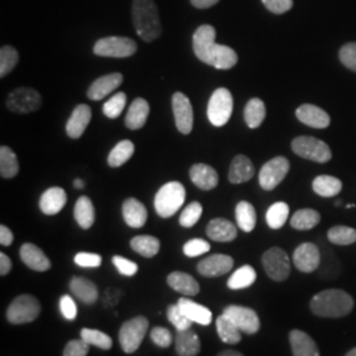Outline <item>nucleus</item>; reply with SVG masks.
Returning <instances> with one entry per match:
<instances>
[{
    "instance_id": "a19ab883",
    "label": "nucleus",
    "mask_w": 356,
    "mask_h": 356,
    "mask_svg": "<svg viewBox=\"0 0 356 356\" xmlns=\"http://www.w3.org/2000/svg\"><path fill=\"white\" fill-rule=\"evenodd\" d=\"M19 173V161L16 153L7 145L0 147V175L3 178L16 177Z\"/></svg>"
},
{
    "instance_id": "8fccbe9b",
    "label": "nucleus",
    "mask_w": 356,
    "mask_h": 356,
    "mask_svg": "<svg viewBox=\"0 0 356 356\" xmlns=\"http://www.w3.org/2000/svg\"><path fill=\"white\" fill-rule=\"evenodd\" d=\"M339 60L347 69L356 72V42H348L341 48Z\"/></svg>"
},
{
    "instance_id": "393cba45",
    "label": "nucleus",
    "mask_w": 356,
    "mask_h": 356,
    "mask_svg": "<svg viewBox=\"0 0 356 356\" xmlns=\"http://www.w3.org/2000/svg\"><path fill=\"white\" fill-rule=\"evenodd\" d=\"M69 288L76 298L81 300L86 305L95 304L99 298V292H98L97 285L89 279L74 276L69 282Z\"/></svg>"
},
{
    "instance_id": "6e6d98bb",
    "label": "nucleus",
    "mask_w": 356,
    "mask_h": 356,
    "mask_svg": "<svg viewBox=\"0 0 356 356\" xmlns=\"http://www.w3.org/2000/svg\"><path fill=\"white\" fill-rule=\"evenodd\" d=\"M74 263L82 268H98L102 266V256L90 252H79L74 257Z\"/></svg>"
},
{
    "instance_id": "4be33fe9",
    "label": "nucleus",
    "mask_w": 356,
    "mask_h": 356,
    "mask_svg": "<svg viewBox=\"0 0 356 356\" xmlns=\"http://www.w3.org/2000/svg\"><path fill=\"white\" fill-rule=\"evenodd\" d=\"M206 234L211 241L220 243L232 242L238 236V229L234 223L225 218H216L209 222Z\"/></svg>"
},
{
    "instance_id": "dca6fc26",
    "label": "nucleus",
    "mask_w": 356,
    "mask_h": 356,
    "mask_svg": "<svg viewBox=\"0 0 356 356\" xmlns=\"http://www.w3.org/2000/svg\"><path fill=\"white\" fill-rule=\"evenodd\" d=\"M232 267L234 259L231 256L216 254L201 260L197 266V270L204 277H219L229 273Z\"/></svg>"
},
{
    "instance_id": "338daca9",
    "label": "nucleus",
    "mask_w": 356,
    "mask_h": 356,
    "mask_svg": "<svg viewBox=\"0 0 356 356\" xmlns=\"http://www.w3.org/2000/svg\"><path fill=\"white\" fill-rule=\"evenodd\" d=\"M346 356H356V347L354 348V350H351L348 354Z\"/></svg>"
},
{
    "instance_id": "bf43d9fd",
    "label": "nucleus",
    "mask_w": 356,
    "mask_h": 356,
    "mask_svg": "<svg viewBox=\"0 0 356 356\" xmlns=\"http://www.w3.org/2000/svg\"><path fill=\"white\" fill-rule=\"evenodd\" d=\"M120 298H122V292L119 289H114V288L107 289L103 294V302H104L106 307L116 305Z\"/></svg>"
},
{
    "instance_id": "f03ea898",
    "label": "nucleus",
    "mask_w": 356,
    "mask_h": 356,
    "mask_svg": "<svg viewBox=\"0 0 356 356\" xmlns=\"http://www.w3.org/2000/svg\"><path fill=\"white\" fill-rule=\"evenodd\" d=\"M354 309V298L341 289H327L317 293L310 301L313 314L322 318H342Z\"/></svg>"
},
{
    "instance_id": "052dcab7",
    "label": "nucleus",
    "mask_w": 356,
    "mask_h": 356,
    "mask_svg": "<svg viewBox=\"0 0 356 356\" xmlns=\"http://www.w3.org/2000/svg\"><path fill=\"white\" fill-rule=\"evenodd\" d=\"M13 242V234L11 229H8L7 226L1 225L0 226V244L4 247L11 245Z\"/></svg>"
},
{
    "instance_id": "37998d69",
    "label": "nucleus",
    "mask_w": 356,
    "mask_h": 356,
    "mask_svg": "<svg viewBox=\"0 0 356 356\" xmlns=\"http://www.w3.org/2000/svg\"><path fill=\"white\" fill-rule=\"evenodd\" d=\"M81 338L89 343L90 346L98 347L101 350H111L113 347V339L106 332L94 329H82L81 330Z\"/></svg>"
},
{
    "instance_id": "c03bdc74",
    "label": "nucleus",
    "mask_w": 356,
    "mask_h": 356,
    "mask_svg": "<svg viewBox=\"0 0 356 356\" xmlns=\"http://www.w3.org/2000/svg\"><path fill=\"white\" fill-rule=\"evenodd\" d=\"M327 238L332 244L350 245L356 242V229L347 226H335L329 229Z\"/></svg>"
},
{
    "instance_id": "5fc2aeb1",
    "label": "nucleus",
    "mask_w": 356,
    "mask_h": 356,
    "mask_svg": "<svg viewBox=\"0 0 356 356\" xmlns=\"http://www.w3.org/2000/svg\"><path fill=\"white\" fill-rule=\"evenodd\" d=\"M151 341L161 348H168L173 342V335L166 327H153L151 331Z\"/></svg>"
},
{
    "instance_id": "aec40b11",
    "label": "nucleus",
    "mask_w": 356,
    "mask_h": 356,
    "mask_svg": "<svg viewBox=\"0 0 356 356\" xmlns=\"http://www.w3.org/2000/svg\"><path fill=\"white\" fill-rule=\"evenodd\" d=\"M66 202H67L66 191L63 188L53 186L42 193L38 206L45 216H56L64 209Z\"/></svg>"
},
{
    "instance_id": "c9c22d12",
    "label": "nucleus",
    "mask_w": 356,
    "mask_h": 356,
    "mask_svg": "<svg viewBox=\"0 0 356 356\" xmlns=\"http://www.w3.org/2000/svg\"><path fill=\"white\" fill-rule=\"evenodd\" d=\"M313 191L325 198L335 197L342 191V181L339 178L326 175L318 176L313 181Z\"/></svg>"
},
{
    "instance_id": "79ce46f5",
    "label": "nucleus",
    "mask_w": 356,
    "mask_h": 356,
    "mask_svg": "<svg viewBox=\"0 0 356 356\" xmlns=\"http://www.w3.org/2000/svg\"><path fill=\"white\" fill-rule=\"evenodd\" d=\"M288 216H289V206L285 202H276L268 209L266 219L270 229H279L286 223Z\"/></svg>"
},
{
    "instance_id": "f3484780",
    "label": "nucleus",
    "mask_w": 356,
    "mask_h": 356,
    "mask_svg": "<svg viewBox=\"0 0 356 356\" xmlns=\"http://www.w3.org/2000/svg\"><path fill=\"white\" fill-rule=\"evenodd\" d=\"M122 83H123V76L120 73H111L107 76H99L91 83V86L88 90V97L91 101H102L103 98L110 95Z\"/></svg>"
},
{
    "instance_id": "bb28decb",
    "label": "nucleus",
    "mask_w": 356,
    "mask_h": 356,
    "mask_svg": "<svg viewBox=\"0 0 356 356\" xmlns=\"http://www.w3.org/2000/svg\"><path fill=\"white\" fill-rule=\"evenodd\" d=\"M289 342L292 346L293 356H319L317 343L305 331H291Z\"/></svg>"
},
{
    "instance_id": "a878e982",
    "label": "nucleus",
    "mask_w": 356,
    "mask_h": 356,
    "mask_svg": "<svg viewBox=\"0 0 356 356\" xmlns=\"http://www.w3.org/2000/svg\"><path fill=\"white\" fill-rule=\"evenodd\" d=\"M178 306L184 312V314L191 319L193 323H198L201 326H209L213 321V313L198 302H194L186 297H182L178 300Z\"/></svg>"
},
{
    "instance_id": "ea45409f",
    "label": "nucleus",
    "mask_w": 356,
    "mask_h": 356,
    "mask_svg": "<svg viewBox=\"0 0 356 356\" xmlns=\"http://www.w3.org/2000/svg\"><path fill=\"white\" fill-rule=\"evenodd\" d=\"M319 222H321V216L318 211L313 209H302L293 214L291 226L293 229L306 231V229H314Z\"/></svg>"
},
{
    "instance_id": "72a5a7b5",
    "label": "nucleus",
    "mask_w": 356,
    "mask_h": 356,
    "mask_svg": "<svg viewBox=\"0 0 356 356\" xmlns=\"http://www.w3.org/2000/svg\"><path fill=\"white\" fill-rule=\"evenodd\" d=\"M129 245L136 254H141L144 257H148V259H151L153 256L159 254L160 247H161L160 241L154 236H151V235L135 236V238L131 239Z\"/></svg>"
},
{
    "instance_id": "de8ad7c7",
    "label": "nucleus",
    "mask_w": 356,
    "mask_h": 356,
    "mask_svg": "<svg viewBox=\"0 0 356 356\" xmlns=\"http://www.w3.org/2000/svg\"><path fill=\"white\" fill-rule=\"evenodd\" d=\"M127 102L124 92H116L107 102L103 104V114L110 119H116L123 113Z\"/></svg>"
},
{
    "instance_id": "f704fd0d",
    "label": "nucleus",
    "mask_w": 356,
    "mask_h": 356,
    "mask_svg": "<svg viewBox=\"0 0 356 356\" xmlns=\"http://www.w3.org/2000/svg\"><path fill=\"white\" fill-rule=\"evenodd\" d=\"M266 104L259 99V98H252L251 101L245 104L244 108V120L247 123V126L250 128H259L264 119H266Z\"/></svg>"
},
{
    "instance_id": "1a4fd4ad",
    "label": "nucleus",
    "mask_w": 356,
    "mask_h": 356,
    "mask_svg": "<svg viewBox=\"0 0 356 356\" xmlns=\"http://www.w3.org/2000/svg\"><path fill=\"white\" fill-rule=\"evenodd\" d=\"M138 51L136 42L129 38L110 36L98 40L94 45V54L101 57L126 58L131 57Z\"/></svg>"
},
{
    "instance_id": "6e6552de",
    "label": "nucleus",
    "mask_w": 356,
    "mask_h": 356,
    "mask_svg": "<svg viewBox=\"0 0 356 356\" xmlns=\"http://www.w3.org/2000/svg\"><path fill=\"white\" fill-rule=\"evenodd\" d=\"M292 149L297 156L319 164L327 163L331 160L330 147L325 141L312 136L296 138L292 141Z\"/></svg>"
},
{
    "instance_id": "cd10ccee",
    "label": "nucleus",
    "mask_w": 356,
    "mask_h": 356,
    "mask_svg": "<svg viewBox=\"0 0 356 356\" xmlns=\"http://www.w3.org/2000/svg\"><path fill=\"white\" fill-rule=\"evenodd\" d=\"M168 285L178 293L185 296H197L200 293V284L189 273L175 270L166 277Z\"/></svg>"
},
{
    "instance_id": "49530a36",
    "label": "nucleus",
    "mask_w": 356,
    "mask_h": 356,
    "mask_svg": "<svg viewBox=\"0 0 356 356\" xmlns=\"http://www.w3.org/2000/svg\"><path fill=\"white\" fill-rule=\"evenodd\" d=\"M202 211H204L202 204L200 202H191L182 210L179 216V225L185 229H191L193 226H195L202 216Z\"/></svg>"
},
{
    "instance_id": "423d86ee",
    "label": "nucleus",
    "mask_w": 356,
    "mask_h": 356,
    "mask_svg": "<svg viewBox=\"0 0 356 356\" xmlns=\"http://www.w3.org/2000/svg\"><path fill=\"white\" fill-rule=\"evenodd\" d=\"M41 313V305L36 297L22 294L16 297L7 309V319L13 325H23L33 322Z\"/></svg>"
},
{
    "instance_id": "473e14b6",
    "label": "nucleus",
    "mask_w": 356,
    "mask_h": 356,
    "mask_svg": "<svg viewBox=\"0 0 356 356\" xmlns=\"http://www.w3.org/2000/svg\"><path fill=\"white\" fill-rule=\"evenodd\" d=\"M216 331L222 342L227 344H236L242 341V331L226 316L220 314L216 318Z\"/></svg>"
},
{
    "instance_id": "f8f14e48",
    "label": "nucleus",
    "mask_w": 356,
    "mask_h": 356,
    "mask_svg": "<svg viewBox=\"0 0 356 356\" xmlns=\"http://www.w3.org/2000/svg\"><path fill=\"white\" fill-rule=\"evenodd\" d=\"M7 108L16 114H29L40 108L41 95L32 88H19L10 92L7 98Z\"/></svg>"
},
{
    "instance_id": "9b49d317",
    "label": "nucleus",
    "mask_w": 356,
    "mask_h": 356,
    "mask_svg": "<svg viewBox=\"0 0 356 356\" xmlns=\"http://www.w3.org/2000/svg\"><path fill=\"white\" fill-rule=\"evenodd\" d=\"M291 169L288 159L279 156L266 163L259 173V184L264 191H273L286 177Z\"/></svg>"
},
{
    "instance_id": "b1692460",
    "label": "nucleus",
    "mask_w": 356,
    "mask_h": 356,
    "mask_svg": "<svg viewBox=\"0 0 356 356\" xmlns=\"http://www.w3.org/2000/svg\"><path fill=\"white\" fill-rule=\"evenodd\" d=\"M122 213L124 222L132 229H141L147 223L148 211L136 198H127L122 206Z\"/></svg>"
},
{
    "instance_id": "f257e3e1",
    "label": "nucleus",
    "mask_w": 356,
    "mask_h": 356,
    "mask_svg": "<svg viewBox=\"0 0 356 356\" xmlns=\"http://www.w3.org/2000/svg\"><path fill=\"white\" fill-rule=\"evenodd\" d=\"M216 28L201 26L193 35V51L200 61L219 70H229L238 64V54L227 45L216 42Z\"/></svg>"
},
{
    "instance_id": "0eeeda50",
    "label": "nucleus",
    "mask_w": 356,
    "mask_h": 356,
    "mask_svg": "<svg viewBox=\"0 0 356 356\" xmlns=\"http://www.w3.org/2000/svg\"><path fill=\"white\" fill-rule=\"evenodd\" d=\"M234 99L229 90L225 88L216 89L207 104V118L216 127H223L232 115Z\"/></svg>"
},
{
    "instance_id": "a18cd8bd",
    "label": "nucleus",
    "mask_w": 356,
    "mask_h": 356,
    "mask_svg": "<svg viewBox=\"0 0 356 356\" xmlns=\"http://www.w3.org/2000/svg\"><path fill=\"white\" fill-rule=\"evenodd\" d=\"M17 63H19L17 51L10 45L3 47L0 49V76L4 78L7 74H10Z\"/></svg>"
},
{
    "instance_id": "4468645a",
    "label": "nucleus",
    "mask_w": 356,
    "mask_h": 356,
    "mask_svg": "<svg viewBox=\"0 0 356 356\" xmlns=\"http://www.w3.org/2000/svg\"><path fill=\"white\" fill-rule=\"evenodd\" d=\"M172 107L177 129L182 135H189L193 129L194 115L191 99L184 92H175L172 98Z\"/></svg>"
},
{
    "instance_id": "603ef678",
    "label": "nucleus",
    "mask_w": 356,
    "mask_h": 356,
    "mask_svg": "<svg viewBox=\"0 0 356 356\" xmlns=\"http://www.w3.org/2000/svg\"><path fill=\"white\" fill-rule=\"evenodd\" d=\"M113 264L115 268L118 269V272L123 276H128V277H132L138 273L139 267L136 263L128 260L126 257H122V256H114L113 257Z\"/></svg>"
},
{
    "instance_id": "9d476101",
    "label": "nucleus",
    "mask_w": 356,
    "mask_h": 356,
    "mask_svg": "<svg viewBox=\"0 0 356 356\" xmlns=\"http://www.w3.org/2000/svg\"><path fill=\"white\" fill-rule=\"evenodd\" d=\"M261 263L268 277L273 281H285L291 275V260L282 248H269L263 254Z\"/></svg>"
},
{
    "instance_id": "e2e57ef3",
    "label": "nucleus",
    "mask_w": 356,
    "mask_h": 356,
    "mask_svg": "<svg viewBox=\"0 0 356 356\" xmlns=\"http://www.w3.org/2000/svg\"><path fill=\"white\" fill-rule=\"evenodd\" d=\"M219 0H191V4L195 7V8H200V10H206V8H210L213 6H216Z\"/></svg>"
},
{
    "instance_id": "13d9d810",
    "label": "nucleus",
    "mask_w": 356,
    "mask_h": 356,
    "mask_svg": "<svg viewBox=\"0 0 356 356\" xmlns=\"http://www.w3.org/2000/svg\"><path fill=\"white\" fill-rule=\"evenodd\" d=\"M60 310L65 318L73 321L76 318V305L72 296L65 294L60 300Z\"/></svg>"
},
{
    "instance_id": "680f3d73",
    "label": "nucleus",
    "mask_w": 356,
    "mask_h": 356,
    "mask_svg": "<svg viewBox=\"0 0 356 356\" xmlns=\"http://www.w3.org/2000/svg\"><path fill=\"white\" fill-rule=\"evenodd\" d=\"M11 269H13L11 259L4 252H1L0 254V275L6 276V275H8L11 272Z\"/></svg>"
},
{
    "instance_id": "412c9836",
    "label": "nucleus",
    "mask_w": 356,
    "mask_h": 356,
    "mask_svg": "<svg viewBox=\"0 0 356 356\" xmlns=\"http://www.w3.org/2000/svg\"><path fill=\"white\" fill-rule=\"evenodd\" d=\"M91 108L88 104H78L66 123V134L72 139H79L91 120Z\"/></svg>"
},
{
    "instance_id": "c756f323",
    "label": "nucleus",
    "mask_w": 356,
    "mask_h": 356,
    "mask_svg": "<svg viewBox=\"0 0 356 356\" xmlns=\"http://www.w3.org/2000/svg\"><path fill=\"white\" fill-rule=\"evenodd\" d=\"M175 344L178 356H195L201 351V341L198 335L191 329L177 331Z\"/></svg>"
},
{
    "instance_id": "3c124183",
    "label": "nucleus",
    "mask_w": 356,
    "mask_h": 356,
    "mask_svg": "<svg viewBox=\"0 0 356 356\" xmlns=\"http://www.w3.org/2000/svg\"><path fill=\"white\" fill-rule=\"evenodd\" d=\"M209 251H210V244L204 239H191L184 245V254L188 257H197Z\"/></svg>"
},
{
    "instance_id": "e433bc0d",
    "label": "nucleus",
    "mask_w": 356,
    "mask_h": 356,
    "mask_svg": "<svg viewBox=\"0 0 356 356\" xmlns=\"http://www.w3.org/2000/svg\"><path fill=\"white\" fill-rule=\"evenodd\" d=\"M256 270L251 266H243V267L236 269L229 281H227V286L231 291H241L250 288L251 285H254L256 281Z\"/></svg>"
},
{
    "instance_id": "864d4df0",
    "label": "nucleus",
    "mask_w": 356,
    "mask_h": 356,
    "mask_svg": "<svg viewBox=\"0 0 356 356\" xmlns=\"http://www.w3.org/2000/svg\"><path fill=\"white\" fill-rule=\"evenodd\" d=\"M90 344L86 343L82 338L73 339L65 346L64 355L63 356H88Z\"/></svg>"
},
{
    "instance_id": "c85d7f7f",
    "label": "nucleus",
    "mask_w": 356,
    "mask_h": 356,
    "mask_svg": "<svg viewBox=\"0 0 356 356\" xmlns=\"http://www.w3.org/2000/svg\"><path fill=\"white\" fill-rule=\"evenodd\" d=\"M254 176V166L252 161L244 154H238L229 165V182L231 184H243V182L250 181Z\"/></svg>"
},
{
    "instance_id": "6ab92c4d",
    "label": "nucleus",
    "mask_w": 356,
    "mask_h": 356,
    "mask_svg": "<svg viewBox=\"0 0 356 356\" xmlns=\"http://www.w3.org/2000/svg\"><path fill=\"white\" fill-rule=\"evenodd\" d=\"M20 259L26 264V267L31 268L36 272H45L51 269V260L48 256L42 252L41 248L32 243H26L20 248Z\"/></svg>"
},
{
    "instance_id": "58836bf2",
    "label": "nucleus",
    "mask_w": 356,
    "mask_h": 356,
    "mask_svg": "<svg viewBox=\"0 0 356 356\" xmlns=\"http://www.w3.org/2000/svg\"><path fill=\"white\" fill-rule=\"evenodd\" d=\"M235 216H236V223L239 229L244 232L254 231L256 226V211L252 204L247 201H241L236 204Z\"/></svg>"
},
{
    "instance_id": "39448f33",
    "label": "nucleus",
    "mask_w": 356,
    "mask_h": 356,
    "mask_svg": "<svg viewBox=\"0 0 356 356\" xmlns=\"http://www.w3.org/2000/svg\"><path fill=\"white\" fill-rule=\"evenodd\" d=\"M149 327L148 319L143 316L128 319L119 330V343L126 354H134L139 350Z\"/></svg>"
},
{
    "instance_id": "2eb2a0df",
    "label": "nucleus",
    "mask_w": 356,
    "mask_h": 356,
    "mask_svg": "<svg viewBox=\"0 0 356 356\" xmlns=\"http://www.w3.org/2000/svg\"><path fill=\"white\" fill-rule=\"evenodd\" d=\"M296 268L304 273L314 272L321 264V252L314 243H302L293 254Z\"/></svg>"
},
{
    "instance_id": "0e129e2a",
    "label": "nucleus",
    "mask_w": 356,
    "mask_h": 356,
    "mask_svg": "<svg viewBox=\"0 0 356 356\" xmlns=\"http://www.w3.org/2000/svg\"><path fill=\"white\" fill-rule=\"evenodd\" d=\"M216 356H244L238 351H234V350H226V351H222L219 353Z\"/></svg>"
},
{
    "instance_id": "20e7f679",
    "label": "nucleus",
    "mask_w": 356,
    "mask_h": 356,
    "mask_svg": "<svg viewBox=\"0 0 356 356\" xmlns=\"http://www.w3.org/2000/svg\"><path fill=\"white\" fill-rule=\"evenodd\" d=\"M186 191L178 181L163 185L154 197V210L161 218H170L185 204Z\"/></svg>"
},
{
    "instance_id": "4c0bfd02",
    "label": "nucleus",
    "mask_w": 356,
    "mask_h": 356,
    "mask_svg": "<svg viewBox=\"0 0 356 356\" xmlns=\"http://www.w3.org/2000/svg\"><path fill=\"white\" fill-rule=\"evenodd\" d=\"M134 152H135V145H134L132 141H119L108 154L107 163L111 168H119V166L124 165L128 160L134 156Z\"/></svg>"
},
{
    "instance_id": "774afa93",
    "label": "nucleus",
    "mask_w": 356,
    "mask_h": 356,
    "mask_svg": "<svg viewBox=\"0 0 356 356\" xmlns=\"http://www.w3.org/2000/svg\"><path fill=\"white\" fill-rule=\"evenodd\" d=\"M353 207H355V204H350L346 206V209H353Z\"/></svg>"
},
{
    "instance_id": "a211bd4d",
    "label": "nucleus",
    "mask_w": 356,
    "mask_h": 356,
    "mask_svg": "<svg viewBox=\"0 0 356 356\" xmlns=\"http://www.w3.org/2000/svg\"><path fill=\"white\" fill-rule=\"evenodd\" d=\"M296 116L301 123L312 128L322 129V128L329 127L330 124L329 114L317 106L309 104V103L300 106L296 111Z\"/></svg>"
},
{
    "instance_id": "4d7b16f0",
    "label": "nucleus",
    "mask_w": 356,
    "mask_h": 356,
    "mask_svg": "<svg viewBox=\"0 0 356 356\" xmlns=\"http://www.w3.org/2000/svg\"><path fill=\"white\" fill-rule=\"evenodd\" d=\"M268 11L276 15L288 13L292 10L293 0H261Z\"/></svg>"
},
{
    "instance_id": "5701e85b",
    "label": "nucleus",
    "mask_w": 356,
    "mask_h": 356,
    "mask_svg": "<svg viewBox=\"0 0 356 356\" xmlns=\"http://www.w3.org/2000/svg\"><path fill=\"white\" fill-rule=\"evenodd\" d=\"M191 182L201 191H213L219 182V176L213 166L194 164L189 170Z\"/></svg>"
},
{
    "instance_id": "7ed1b4c3",
    "label": "nucleus",
    "mask_w": 356,
    "mask_h": 356,
    "mask_svg": "<svg viewBox=\"0 0 356 356\" xmlns=\"http://www.w3.org/2000/svg\"><path fill=\"white\" fill-rule=\"evenodd\" d=\"M132 20L138 35L144 41L152 42L161 36L163 26L157 6L153 0H134Z\"/></svg>"
},
{
    "instance_id": "ddd939ff",
    "label": "nucleus",
    "mask_w": 356,
    "mask_h": 356,
    "mask_svg": "<svg viewBox=\"0 0 356 356\" xmlns=\"http://www.w3.org/2000/svg\"><path fill=\"white\" fill-rule=\"evenodd\" d=\"M223 314H226L242 332L254 335L260 330V318L257 313L251 307L241 305H229L225 307Z\"/></svg>"
},
{
    "instance_id": "69168bd1",
    "label": "nucleus",
    "mask_w": 356,
    "mask_h": 356,
    "mask_svg": "<svg viewBox=\"0 0 356 356\" xmlns=\"http://www.w3.org/2000/svg\"><path fill=\"white\" fill-rule=\"evenodd\" d=\"M74 188L76 189H83L85 188V182L82 179L76 178V179H74Z\"/></svg>"
},
{
    "instance_id": "09e8293b",
    "label": "nucleus",
    "mask_w": 356,
    "mask_h": 356,
    "mask_svg": "<svg viewBox=\"0 0 356 356\" xmlns=\"http://www.w3.org/2000/svg\"><path fill=\"white\" fill-rule=\"evenodd\" d=\"M166 317H168L169 322L176 327L177 331L189 330V329H191L193 322L184 314V312L181 310V307L178 306V304L168 306Z\"/></svg>"
},
{
    "instance_id": "7c9ffc66",
    "label": "nucleus",
    "mask_w": 356,
    "mask_h": 356,
    "mask_svg": "<svg viewBox=\"0 0 356 356\" xmlns=\"http://www.w3.org/2000/svg\"><path fill=\"white\" fill-rule=\"evenodd\" d=\"M149 115V103L143 98H136L128 108L126 126L129 129H140L145 126Z\"/></svg>"
},
{
    "instance_id": "2f4dec72",
    "label": "nucleus",
    "mask_w": 356,
    "mask_h": 356,
    "mask_svg": "<svg viewBox=\"0 0 356 356\" xmlns=\"http://www.w3.org/2000/svg\"><path fill=\"white\" fill-rule=\"evenodd\" d=\"M74 218L81 229H89L94 225L95 210H94L92 201L89 197L82 195L76 200V206H74Z\"/></svg>"
}]
</instances>
